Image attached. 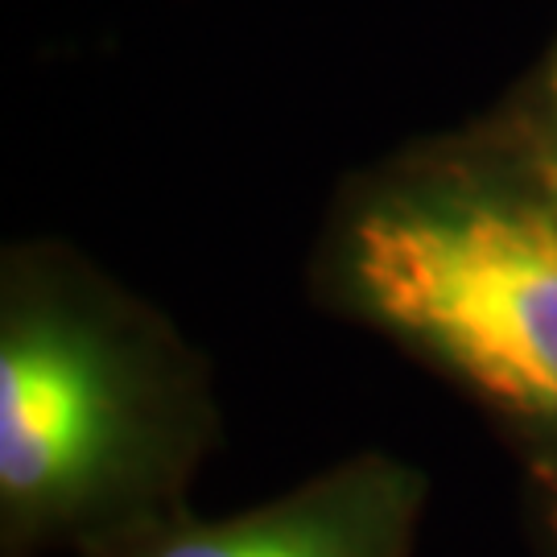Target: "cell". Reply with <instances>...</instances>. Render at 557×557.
<instances>
[{"label": "cell", "instance_id": "1", "mask_svg": "<svg viewBox=\"0 0 557 557\" xmlns=\"http://www.w3.org/2000/svg\"><path fill=\"white\" fill-rule=\"evenodd\" d=\"M322 314L388 343L557 492V149L499 100L351 170L310 239Z\"/></svg>", "mask_w": 557, "mask_h": 557}, {"label": "cell", "instance_id": "4", "mask_svg": "<svg viewBox=\"0 0 557 557\" xmlns=\"http://www.w3.org/2000/svg\"><path fill=\"white\" fill-rule=\"evenodd\" d=\"M504 103H508L545 145L557 149V38L549 41V50L541 54L537 66L504 96Z\"/></svg>", "mask_w": 557, "mask_h": 557}, {"label": "cell", "instance_id": "2", "mask_svg": "<svg viewBox=\"0 0 557 557\" xmlns=\"http://www.w3.org/2000/svg\"><path fill=\"white\" fill-rule=\"evenodd\" d=\"M215 372L161 306L54 236L0 252V557L91 554L190 508Z\"/></svg>", "mask_w": 557, "mask_h": 557}, {"label": "cell", "instance_id": "3", "mask_svg": "<svg viewBox=\"0 0 557 557\" xmlns=\"http://www.w3.org/2000/svg\"><path fill=\"white\" fill-rule=\"evenodd\" d=\"M425 504L430 475L418 462L359 450L252 508H178L83 557H418Z\"/></svg>", "mask_w": 557, "mask_h": 557}, {"label": "cell", "instance_id": "5", "mask_svg": "<svg viewBox=\"0 0 557 557\" xmlns=\"http://www.w3.org/2000/svg\"><path fill=\"white\" fill-rule=\"evenodd\" d=\"M520 504H524V533H529V554L557 557V492L520 483Z\"/></svg>", "mask_w": 557, "mask_h": 557}]
</instances>
